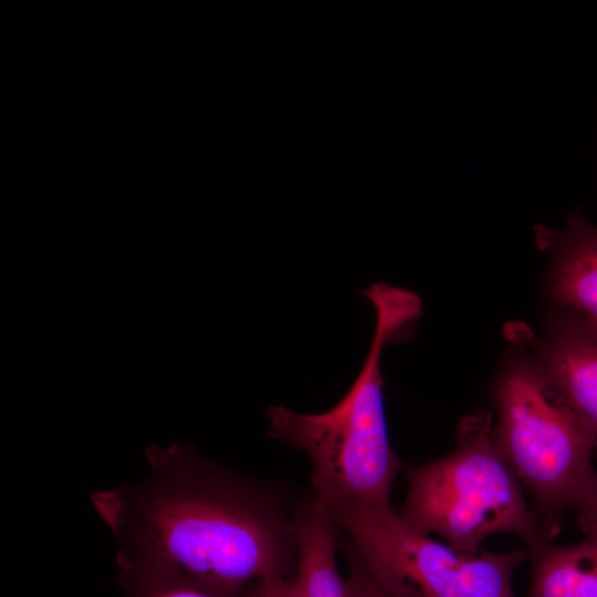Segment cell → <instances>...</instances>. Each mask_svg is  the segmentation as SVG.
Listing matches in <instances>:
<instances>
[{"label": "cell", "mask_w": 597, "mask_h": 597, "mask_svg": "<svg viewBox=\"0 0 597 597\" xmlns=\"http://www.w3.org/2000/svg\"><path fill=\"white\" fill-rule=\"evenodd\" d=\"M296 568L298 597H350L339 573V531L329 507L313 492L296 503Z\"/></svg>", "instance_id": "cell-8"}, {"label": "cell", "mask_w": 597, "mask_h": 597, "mask_svg": "<svg viewBox=\"0 0 597 597\" xmlns=\"http://www.w3.org/2000/svg\"><path fill=\"white\" fill-rule=\"evenodd\" d=\"M537 241L554 256L556 301L569 317L597 327V226L574 213L563 230L538 227Z\"/></svg>", "instance_id": "cell-6"}, {"label": "cell", "mask_w": 597, "mask_h": 597, "mask_svg": "<svg viewBox=\"0 0 597 597\" xmlns=\"http://www.w3.org/2000/svg\"><path fill=\"white\" fill-rule=\"evenodd\" d=\"M339 546L343 547L348 563L346 580L350 597H395L371 577L353 546L345 538L343 544L339 542Z\"/></svg>", "instance_id": "cell-12"}, {"label": "cell", "mask_w": 597, "mask_h": 597, "mask_svg": "<svg viewBox=\"0 0 597 597\" xmlns=\"http://www.w3.org/2000/svg\"><path fill=\"white\" fill-rule=\"evenodd\" d=\"M362 294L374 305L376 323L354 384L324 412L270 406L268 436L306 453L312 465L311 492L324 503L390 505L399 460L388 438L380 360L388 344L411 333L422 303L416 293L383 282Z\"/></svg>", "instance_id": "cell-2"}, {"label": "cell", "mask_w": 597, "mask_h": 597, "mask_svg": "<svg viewBox=\"0 0 597 597\" xmlns=\"http://www.w3.org/2000/svg\"><path fill=\"white\" fill-rule=\"evenodd\" d=\"M537 366L588 429L597 451V327L568 316Z\"/></svg>", "instance_id": "cell-7"}, {"label": "cell", "mask_w": 597, "mask_h": 597, "mask_svg": "<svg viewBox=\"0 0 597 597\" xmlns=\"http://www.w3.org/2000/svg\"><path fill=\"white\" fill-rule=\"evenodd\" d=\"M125 573L139 588L140 597H248L249 594H229L177 576Z\"/></svg>", "instance_id": "cell-10"}, {"label": "cell", "mask_w": 597, "mask_h": 597, "mask_svg": "<svg viewBox=\"0 0 597 597\" xmlns=\"http://www.w3.org/2000/svg\"><path fill=\"white\" fill-rule=\"evenodd\" d=\"M498 449L535 501L549 540L591 469L594 439L538 366H511L495 389Z\"/></svg>", "instance_id": "cell-4"}, {"label": "cell", "mask_w": 597, "mask_h": 597, "mask_svg": "<svg viewBox=\"0 0 597 597\" xmlns=\"http://www.w3.org/2000/svg\"><path fill=\"white\" fill-rule=\"evenodd\" d=\"M405 473L408 491L398 513L454 549L475 553L484 538L496 533L517 535L525 544L547 538L525 502L521 481L498 449L486 411L460 421L453 451L407 465Z\"/></svg>", "instance_id": "cell-3"}, {"label": "cell", "mask_w": 597, "mask_h": 597, "mask_svg": "<svg viewBox=\"0 0 597 597\" xmlns=\"http://www.w3.org/2000/svg\"><path fill=\"white\" fill-rule=\"evenodd\" d=\"M248 597H298L294 576H271L256 582Z\"/></svg>", "instance_id": "cell-13"}, {"label": "cell", "mask_w": 597, "mask_h": 597, "mask_svg": "<svg viewBox=\"0 0 597 597\" xmlns=\"http://www.w3.org/2000/svg\"><path fill=\"white\" fill-rule=\"evenodd\" d=\"M326 505L368 573L395 597H515L512 578L525 549L463 553L432 540L391 504Z\"/></svg>", "instance_id": "cell-5"}, {"label": "cell", "mask_w": 597, "mask_h": 597, "mask_svg": "<svg viewBox=\"0 0 597 597\" xmlns=\"http://www.w3.org/2000/svg\"><path fill=\"white\" fill-rule=\"evenodd\" d=\"M149 473L94 493L124 570L177 576L229 594L294 576L296 503L208 460L191 443L145 449Z\"/></svg>", "instance_id": "cell-1"}, {"label": "cell", "mask_w": 597, "mask_h": 597, "mask_svg": "<svg viewBox=\"0 0 597 597\" xmlns=\"http://www.w3.org/2000/svg\"><path fill=\"white\" fill-rule=\"evenodd\" d=\"M572 510L585 537H597V472L593 468L582 482Z\"/></svg>", "instance_id": "cell-11"}, {"label": "cell", "mask_w": 597, "mask_h": 597, "mask_svg": "<svg viewBox=\"0 0 597 597\" xmlns=\"http://www.w3.org/2000/svg\"><path fill=\"white\" fill-rule=\"evenodd\" d=\"M526 546L532 565L527 597H597V537L573 545L541 537Z\"/></svg>", "instance_id": "cell-9"}]
</instances>
